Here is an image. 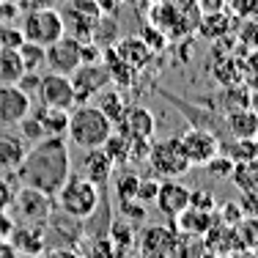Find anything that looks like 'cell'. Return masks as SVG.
Masks as SVG:
<instances>
[{
	"instance_id": "cell-46",
	"label": "cell",
	"mask_w": 258,
	"mask_h": 258,
	"mask_svg": "<svg viewBox=\"0 0 258 258\" xmlns=\"http://www.w3.org/2000/svg\"><path fill=\"white\" fill-rule=\"evenodd\" d=\"M250 253H253V258H258V247H255V250H250Z\"/></svg>"
},
{
	"instance_id": "cell-32",
	"label": "cell",
	"mask_w": 258,
	"mask_h": 258,
	"mask_svg": "<svg viewBox=\"0 0 258 258\" xmlns=\"http://www.w3.org/2000/svg\"><path fill=\"white\" fill-rule=\"evenodd\" d=\"M107 236L113 239V244L121 250V255H124V250H129V247L135 244V233H132V228H129L126 223H121V220H118V223H113V225L107 228Z\"/></svg>"
},
{
	"instance_id": "cell-40",
	"label": "cell",
	"mask_w": 258,
	"mask_h": 258,
	"mask_svg": "<svg viewBox=\"0 0 258 258\" xmlns=\"http://www.w3.org/2000/svg\"><path fill=\"white\" fill-rule=\"evenodd\" d=\"M33 258H80V253L75 247H44L39 255Z\"/></svg>"
},
{
	"instance_id": "cell-16",
	"label": "cell",
	"mask_w": 258,
	"mask_h": 258,
	"mask_svg": "<svg viewBox=\"0 0 258 258\" xmlns=\"http://www.w3.org/2000/svg\"><path fill=\"white\" fill-rule=\"evenodd\" d=\"M113 170H115V162L107 157V151H104V149H88L83 154V168H80V176H83V179H88L91 184H96L99 189L110 179H113Z\"/></svg>"
},
{
	"instance_id": "cell-5",
	"label": "cell",
	"mask_w": 258,
	"mask_h": 258,
	"mask_svg": "<svg viewBox=\"0 0 258 258\" xmlns=\"http://www.w3.org/2000/svg\"><path fill=\"white\" fill-rule=\"evenodd\" d=\"M20 33H22V41H30V44H39V47H50L52 41H58L66 33L63 17L52 6L25 11V17L20 22Z\"/></svg>"
},
{
	"instance_id": "cell-42",
	"label": "cell",
	"mask_w": 258,
	"mask_h": 258,
	"mask_svg": "<svg viewBox=\"0 0 258 258\" xmlns=\"http://www.w3.org/2000/svg\"><path fill=\"white\" fill-rule=\"evenodd\" d=\"M14 9L20 11H33V9H44V6H52V0H9Z\"/></svg>"
},
{
	"instance_id": "cell-29",
	"label": "cell",
	"mask_w": 258,
	"mask_h": 258,
	"mask_svg": "<svg viewBox=\"0 0 258 258\" xmlns=\"http://www.w3.org/2000/svg\"><path fill=\"white\" fill-rule=\"evenodd\" d=\"M198 30H201V36H206V39H217V36L228 33V17H225V11H214V14H201Z\"/></svg>"
},
{
	"instance_id": "cell-6",
	"label": "cell",
	"mask_w": 258,
	"mask_h": 258,
	"mask_svg": "<svg viewBox=\"0 0 258 258\" xmlns=\"http://www.w3.org/2000/svg\"><path fill=\"white\" fill-rule=\"evenodd\" d=\"M146 162L154 170L157 179H179L184 176L192 165L187 162L181 151L179 138H165V140H151L149 143V154H146Z\"/></svg>"
},
{
	"instance_id": "cell-23",
	"label": "cell",
	"mask_w": 258,
	"mask_h": 258,
	"mask_svg": "<svg viewBox=\"0 0 258 258\" xmlns=\"http://www.w3.org/2000/svg\"><path fill=\"white\" fill-rule=\"evenodd\" d=\"M231 181L239 187V192H247L258 198V157L250 162H239L231 170Z\"/></svg>"
},
{
	"instance_id": "cell-43",
	"label": "cell",
	"mask_w": 258,
	"mask_h": 258,
	"mask_svg": "<svg viewBox=\"0 0 258 258\" xmlns=\"http://www.w3.org/2000/svg\"><path fill=\"white\" fill-rule=\"evenodd\" d=\"M11 228H14V220L9 217V212H0V239H9Z\"/></svg>"
},
{
	"instance_id": "cell-8",
	"label": "cell",
	"mask_w": 258,
	"mask_h": 258,
	"mask_svg": "<svg viewBox=\"0 0 258 258\" xmlns=\"http://www.w3.org/2000/svg\"><path fill=\"white\" fill-rule=\"evenodd\" d=\"M69 80H72V88H75L77 104H85L88 99L99 96L110 85V75H107L102 60H96V63H80L69 75Z\"/></svg>"
},
{
	"instance_id": "cell-20",
	"label": "cell",
	"mask_w": 258,
	"mask_h": 258,
	"mask_svg": "<svg viewBox=\"0 0 258 258\" xmlns=\"http://www.w3.org/2000/svg\"><path fill=\"white\" fill-rule=\"evenodd\" d=\"M30 113L39 118L44 138H66V126H69V110H52V107H30Z\"/></svg>"
},
{
	"instance_id": "cell-45",
	"label": "cell",
	"mask_w": 258,
	"mask_h": 258,
	"mask_svg": "<svg viewBox=\"0 0 258 258\" xmlns=\"http://www.w3.org/2000/svg\"><path fill=\"white\" fill-rule=\"evenodd\" d=\"M198 258H220L217 253H212V250H204V253H201Z\"/></svg>"
},
{
	"instance_id": "cell-35",
	"label": "cell",
	"mask_w": 258,
	"mask_h": 258,
	"mask_svg": "<svg viewBox=\"0 0 258 258\" xmlns=\"http://www.w3.org/2000/svg\"><path fill=\"white\" fill-rule=\"evenodd\" d=\"M157 189H159V179H140V187H138V201L143 206H151L157 198Z\"/></svg>"
},
{
	"instance_id": "cell-2",
	"label": "cell",
	"mask_w": 258,
	"mask_h": 258,
	"mask_svg": "<svg viewBox=\"0 0 258 258\" xmlns=\"http://www.w3.org/2000/svg\"><path fill=\"white\" fill-rule=\"evenodd\" d=\"M66 135H69V143H75L77 149L88 151V149H102L104 140L113 135V124L110 118L102 113L96 104H75L69 110V126H66Z\"/></svg>"
},
{
	"instance_id": "cell-1",
	"label": "cell",
	"mask_w": 258,
	"mask_h": 258,
	"mask_svg": "<svg viewBox=\"0 0 258 258\" xmlns=\"http://www.w3.org/2000/svg\"><path fill=\"white\" fill-rule=\"evenodd\" d=\"M72 173V157L66 138H44L28 149L22 165L11 176L20 179L22 187L41 189L47 195H55L60 184Z\"/></svg>"
},
{
	"instance_id": "cell-37",
	"label": "cell",
	"mask_w": 258,
	"mask_h": 258,
	"mask_svg": "<svg viewBox=\"0 0 258 258\" xmlns=\"http://www.w3.org/2000/svg\"><path fill=\"white\" fill-rule=\"evenodd\" d=\"M11 198H14V187H11L9 173H0V212H9Z\"/></svg>"
},
{
	"instance_id": "cell-48",
	"label": "cell",
	"mask_w": 258,
	"mask_h": 258,
	"mask_svg": "<svg viewBox=\"0 0 258 258\" xmlns=\"http://www.w3.org/2000/svg\"><path fill=\"white\" fill-rule=\"evenodd\" d=\"M255 143H258V135H255Z\"/></svg>"
},
{
	"instance_id": "cell-39",
	"label": "cell",
	"mask_w": 258,
	"mask_h": 258,
	"mask_svg": "<svg viewBox=\"0 0 258 258\" xmlns=\"http://www.w3.org/2000/svg\"><path fill=\"white\" fill-rule=\"evenodd\" d=\"M233 11L239 17H250V20H258V0H231Z\"/></svg>"
},
{
	"instance_id": "cell-21",
	"label": "cell",
	"mask_w": 258,
	"mask_h": 258,
	"mask_svg": "<svg viewBox=\"0 0 258 258\" xmlns=\"http://www.w3.org/2000/svg\"><path fill=\"white\" fill-rule=\"evenodd\" d=\"M176 223H179V231H181V233L204 236V233L212 228L214 223H217V214H214V212H204V209L187 206V209L179 214V217H176Z\"/></svg>"
},
{
	"instance_id": "cell-9",
	"label": "cell",
	"mask_w": 258,
	"mask_h": 258,
	"mask_svg": "<svg viewBox=\"0 0 258 258\" xmlns=\"http://www.w3.org/2000/svg\"><path fill=\"white\" fill-rule=\"evenodd\" d=\"M179 143H181V151L187 157V162L201 165V168H206L220 154V140L209 129H198V126L187 129L184 135H179Z\"/></svg>"
},
{
	"instance_id": "cell-41",
	"label": "cell",
	"mask_w": 258,
	"mask_h": 258,
	"mask_svg": "<svg viewBox=\"0 0 258 258\" xmlns=\"http://www.w3.org/2000/svg\"><path fill=\"white\" fill-rule=\"evenodd\" d=\"M239 209H242V214H250V217H258V198H255V195H247V192H242V198H239Z\"/></svg>"
},
{
	"instance_id": "cell-36",
	"label": "cell",
	"mask_w": 258,
	"mask_h": 258,
	"mask_svg": "<svg viewBox=\"0 0 258 258\" xmlns=\"http://www.w3.org/2000/svg\"><path fill=\"white\" fill-rule=\"evenodd\" d=\"M140 39H143L154 52H159V50H162V44H165V33L159 28H154V25H146V30H143V36H140Z\"/></svg>"
},
{
	"instance_id": "cell-34",
	"label": "cell",
	"mask_w": 258,
	"mask_h": 258,
	"mask_svg": "<svg viewBox=\"0 0 258 258\" xmlns=\"http://www.w3.org/2000/svg\"><path fill=\"white\" fill-rule=\"evenodd\" d=\"M189 206H192V209H204V212H214V209H217L214 195L206 192V189H189Z\"/></svg>"
},
{
	"instance_id": "cell-38",
	"label": "cell",
	"mask_w": 258,
	"mask_h": 258,
	"mask_svg": "<svg viewBox=\"0 0 258 258\" xmlns=\"http://www.w3.org/2000/svg\"><path fill=\"white\" fill-rule=\"evenodd\" d=\"M118 206L129 217V223H140V220L146 217V206L140 204V201H124V204H118Z\"/></svg>"
},
{
	"instance_id": "cell-3",
	"label": "cell",
	"mask_w": 258,
	"mask_h": 258,
	"mask_svg": "<svg viewBox=\"0 0 258 258\" xmlns=\"http://www.w3.org/2000/svg\"><path fill=\"white\" fill-rule=\"evenodd\" d=\"M52 198H55V209L58 212H63L83 223V220H88L99 209L102 189L96 184H91L88 179H83L80 173H69V179L60 184V189Z\"/></svg>"
},
{
	"instance_id": "cell-10",
	"label": "cell",
	"mask_w": 258,
	"mask_h": 258,
	"mask_svg": "<svg viewBox=\"0 0 258 258\" xmlns=\"http://www.w3.org/2000/svg\"><path fill=\"white\" fill-rule=\"evenodd\" d=\"M44 63L50 72H55V75L69 77L72 72L83 63V44L63 33L58 41H52L50 47H44Z\"/></svg>"
},
{
	"instance_id": "cell-44",
	"label": "cell",
	"mask_w": 258,
	"mask_h": 258,
	"mask_svg": "<svg viewBox=\"0 0 258 258\" xmlns=\"http://www.w3.org/2000/svg\"><path fill=\"white\" fill-rule=\"evenodd\" d=\"M20 253L14 250V244L9 242V239H0V258H17Z\"/></svg>"
},
{
	"instance_id": "cell-17",
	"label": "cell",
	"mask_w": 258,
	"mask_h": 258,
	"mask_svg": "<svg viewBox=\"0 0 258 258\" xmlns=\"http://www.w3.org/2000/svg\"><path fill=\"white\" fill-rule=\"evenodd\" d=\"M113 50H115V55H118V58L129 66V69H135V72H143L146 66L151 63V58H154V50H151V47L146 44L140 36L121 39L118 44L113 47Z\"/></svg>"
},
{
	"instance_id": "cell-4",
	"label": "cell",
	"mask_w": 258,
	"mask_h": 258,
	"mask_svg": "<svg viewBox=\"0 0 258 258\" xmlns=\"http://www.w3.org/2000/svg\"><path fill=\"white\" fill-rule=\"evenodd\" d=\"M55 212V198L41 189L33 187H20L14 189V198H11L9 206V217L14 220L17 225H30V228H41L50 223Z\"/></svg>"
},
{
	"instance_id": "cell-25",
	"label": "cell",
	"mask_w": 258,
	"mask_h": 258,
	"mask_svg": "<svg viewBox=\"0 0 258 258\" xmlns=\"http://www.w3.org/2000/svg\"><path fill=\"white\" fill-rule=\"evenodd\" d=\"M233 228V236H236V247L239 250H255L258 247V217H250L244 214Z\"/></svg>"
},
{
	"instance_id": "cell-19",
	"label": "cell",
	"mask_w": 258,
	"mask_h": 258,
	"mask_svg": "<svg viewBox=\"0 0 258 258\" xmlns=\"http://www.w3.org/2000/svg\"><path fill=\"white\" fill-rule=\"evenodd\" d=\"M225 129L233 140H244V138H255L258 135V113L247 107H236L228 113L225 118Z\"/></svg>"
},
{
	"instance_id": "cell-12",
	"label": "cell",
	"mask_w": 258,
	"mask_h": 258,
	"mask_svg": "<svg viewBox=\"0 0 258 258\" xmlns=\"http://www.w3.org/2000/svg\"><path fill=\"white\" fill-rule=\"evenodd\" d=\"M121 135H126L129 140H151L154 138V129H157V121L151 115V110H146L143 104H126V113L121 115V121L115 124Z\"/></svg>"
},
{
	"instance_id": "cell-28",
	"label": "cell",
	"mask_w": 258,
	"mask_h": 258,
	"mask_svg": "<svg viewBox=\"0 0 258 258\" xmlns=\"http://www.w3.org/2000/svg\"><path fill=\"white\" fill-rule=\"evenodd\" d=\"M113 187H115V198H118V204H124V201H138L140 176L135 173V170H124V173L115 176Z\"/></svg>"
},
{
	"instance_id": "cell-30",
	"label": "cell",
	"mask_w": 258,
	"mask_h": 258,
	"mask_svg": "<svg viewBox=\"0 0 258 258\" xmlns=\"http://www.w3.org/2000/svg\"><path fill=\"white\" fill-rule=\"evenodd\" d=\"M88 244H91V247H88V258H124V255H121V250L113 244V239L107 236V231L96 233Z\"/></svg>"
},
{
	"instance_id": "cell-22",
	"label": "cell",
	"mask_w": 258,
	"mask_h": 258,
	"mask_svg": "<svg viewBox=\"0 0 258 258\" xmlns=\"http://www.w3.org/2000/svg\"><path fill=\"white\" fill-rule=\"evenodd\" d=\"M102 63H104V69H107V75H110V83H115L118 88H126V85L135 83V75H138V72L129 69L124 60L115 55L113 47H104L102 50Z\"/></svg>"
},
{
	"instance_id": "cell-13",
	"label": "cell",
	"mask_w": 258,
	"mask_h": 258,
	"mask_svg": "<svg viewBox=\"0 0 258 258\" xmlns=\"http://www.w3.org/2000/svg\"><path fill=\"white\" fill-rule=\"evenodd\" d=\"M154 206L165 214V217L176 220L184 209L189 206V189L184 187L181 181H176V179H159V189H157Z\"/></svg>"
},
{
	"instance_id": "cell-33",
	"label": "cell",
	"mask_w": 258,
	"mask_h": 258,
	"mask_svg": "<svg viewBox=\"0 0 258 258\" xmlns=\"http://www.w3.org/2000/svg\"><path fill=\"white\" fill-rule=\"evenodd\" d=\"M20 44H22V33H20V28L0 25V50H17Z\"/></svg>"
},
{
	"instance_id": "cell-26",
	"label": "cell",
	"mask_w": 258,
	"mask_h": 258,
	"mask_svg": "<svg viewBox=\"0 0 258 258\" xmlns=\"http://www.w3.org/2000/svg\"><path fill=\"white\" fill-rule=\"evenodd\" d=\"M96 107H99L102 113L110 118L113 129H115V124L121 121V115L126 113V102H124V96H121L118 91H107V88H104L102 94H99V102H96Z\"/></svg>"
},
{
	"instance_id": "cell-24",
	"label": "cell",
	"mask_w": 258,
	"mask_h": 258,
	"mask_svg": "<svg viewBox=\"0 0 258 258\" xmlns=\"http://www.w3.org/2000/svg\"><path fill=\"white\" fill-rule=\"evenodd\" d=\"M25 77V63H22L17 50H0V85H20Z\"/></svg>"
},
{
	"instance_id": "cell-18",
	"label": "cell",
	"mask_w": 258,
	"mask_h": 258,
	"mask_svg": "<svg viewBox=\"0 0 258 258\" xmlns=\"http://www.w3.org/2000/svg\"><path fill=\"white\" fill-rule=\"evenodd\" d=\"M9 242L14 244V250L22 253V255H39L41 250L47 247L44 244V231L41 228L17 225V223H14V228H11V233H9Z\"/></svg>"
},
{
	"instance_id": "cell-11",
	"label": "cell",
	"mask_w": 258,
	"mask_h": 258,
	"mask_svg": "<svg viewBox=\"0 0 258 258\" xmlns=\"http://www.w3.org/2000/svg\"><path fill=\"white\" fill-rule=\"evenodd\" d=\"M33 99L20 85H0V126L14 129L30 113Z\"/></svg>"
},
{
	"instance_id": "cell-47",
	"label": "cell",
	"mask_w": 258,
	"mask_h": 258,
	"mask_svg": "<svg viewBox=\"0 0 258 258\" xmlns=\"http://www.w3.org/2000/svg\"><path fill=\"white\" fill-rule=\"evenodd\" d=\"M151 3H165V0H151Z\"/></svg>"
},
{
	"instance_id": "cell-27",
	"label": "cell",
	"mask_w": 258,
	"mask_h": 258,
	"mask_svg": "<svg viewBox=\"0 0 258 258\" xmlns=\"http://www.w3.org/2000/svg\"><path fill=\"white\" fill-rule=\"evenodd\" d=\"M220 151H223L233 165H239V162H250V159L258 157V143H255V138H244V140H233L231 146H225V149H220Z\"/></svg>"
},
{
	"instance_id": "cell-7",
	"label": "cell",
	"mask_w": 258,
	"mask_h": 258,
	"mask_svg": "<svg viewBox=\"0 0 258 258\" xmlns=\"http://www.w3.org/2000/svg\"><path fill=\"white\" fill-rule=\"evenodd\" d=\"M36 99L41 107H52V110H72L77 104L75 99V88H72V80L66 75H41L39 83L33 88Z\"/></svg>"
},
{
	"instance_id": "cell-31",
	"label": "cell",
	"mask_w": 258,
	"mask_h": 258,
	"mask_svg": "<svg viewBox=\"0 0 258 258\" xmlns=\"http://www.w3.org/2000/svg\"><path fill=\"white\" fill-rule=\"evenodd\" d=\"M17 52H20L22 63H25V72H39V66L44 63V47H39V44L22 41V44L17 47Z\"/></svg>"
},
{
	"instance_id": "cell-14",
	"label": "cell",
	"mask_w": 258,
	"mask_h": 258,
	"mask_svg": "<svg viewBox=\"0 0 258 258\" xmlns=\"http://www.w3.org/2000/svg\"><path fill=\"white\" fill-rule=\"evenodd\" d=\"M176 233L168 225H151L140 236V253L143 258H170L176 253Z\"/></svg>"
},
{
	"instance_id": "cell-15",
	"label": "cell",
	"mask_w": 258,
	"mask_h": 258,
	"mask_svg": "<svg viewBox=\"0 0 258 258\" xmlns=\"http://www.w3.org/2000/svg\"><path fill=\"white\" fill-rule=\"evenodd\" d=\"M30 146L25 138L11 132V126H0V173H14L22 165Z\"/></svg>"
}]
</instances>
